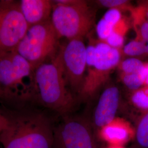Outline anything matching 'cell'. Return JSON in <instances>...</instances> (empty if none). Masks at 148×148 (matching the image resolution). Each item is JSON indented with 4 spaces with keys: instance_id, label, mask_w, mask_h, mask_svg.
Listing matches in <instances>:
<instances>
[{
    "instance_id": "1",
    "label": "cell",
    "mask_w": 148,
    "mask_h": 148,
    "mask_svg": "<svg viewBox=\"0 0 148 148\" xmlns=\"http://www.w3.org/2000/svg\"><path fill=\"white\" fill-rule=\"evenodd\" d=\"M30 86L23 102L41 106L60 116L73 114L78 103L67 86L58 53L34 70Z\"/></svg>"
},
{
    "instance_id": "2",
    "label": "cell",
    "mask_w": 148,
    "mask_h": 148,
    "mask_svg": "<svg viewBox=\"0 0 148 148\" xmlns=\"http://www.w3.org/2000/svg\"><path fill=\"white\" fill-rule=\"evenodd\" d=\"M2 111L7 121L0 133L2 148H52L55 123L43 112L24 107Z\"/></svg>"
},
{
    "instance_id": "3",
    "label": "cell",
    "mask_w": 148,
    "mask_h": 148,
    "mask_svg": "<svg viewBox=\"0 0 148 148\" xmlns=\"http://www.w3.org/2000/svg\"><path fill=\"white\" fill-rule=\"evenodd\" d=\"M51 21L58 37L68 40L83 38L92 29L95 11L86 1H53Z\"/></svg>"
},
{
    "instance_id": "4",
    "label": "cell",
    "mask_w": 148,
    "mask_h": 148,
    "mask_svg": "<svg viewBox=\"0 0 148 148\" xmlns=\"http://www.w3.org/2000/svg\"><path fill=\"white\" fill-rule=\"evenodd\" d=\"M59 39L51 19L30 27L16 51L31 64L33 70L54 58L59 49ZM60 48V47H59ZM59 51V50H58Z\"/></svg>"
},
{
    "instance_id": "5",
    "label": "cell",
    "mask_w": 148,
    "mask_h": 148,
    "mask_svg": "<svg viewBox=\"0 0 148 148\" xmlns=\"http://www.w3.org/2000/svg\"><path fill=\"white\" fill-rule=\"evenodd\" d=\"M121 50L111 47L101 41L95 45V59L92 67L86 69L82 89L77 98L78 102H88L93 99L97 92L109 78L111 72L121 62Z\"/></svg>"
},
{
    "instance_id": "6",
    "label": "cell",
    "mask_w": 148,
    "mask_h": 148,
    "mask_svg": "<svg viewBox=\"0 0 148 148\" xmlns=\"http://www.w3.org/2000/svg\"><path fill=\"white\" fill-rule=\"evenodd\" d=\"M96 139L90 119L71 114L55 123L52 148H97Z\"/></svg>"
},
{
    "instance_id": "7",
    "label": "cell",
    "mask_w": 148,
    "mask_h": 148,
    "mask_svg": "<svg viewBox=\"0 0 148 148\" xmlns=\"http://www.w3.org/2000/svg\"><path fill=\"white\" fill-rule=\"evenodd\" d=\"M29 27L21 13L19 1H0V57L16 51Z\"/></svg>"
},
{
    "instance_id": "8",
    "label": "cell",
    "mask_w": 148,
    "mask_h": 148,
    "mask_svg": "<svg viewBox=\"0 0 148 148\" xmlns=\"http://www.w3.org/2000/svg\"><path fill=\"white\" fill-rule=\"evenodd\" d=\"M86 48L83 38H77L68 40L58 52L66 84L77 100L85 81Z\"/></svg>"
},
{
    "instance_id": "9",
    "label": "cell",
    "mask_w": 148,
    "mask_h": 148,
    "mask_svg": "<svg viewBox=\"0 0 148 148\" xmlns=\"http://www.w3.org/2000/svg\"><path fill=\"white\" fill-rule=\"evenodd\" d=\"M34 70L31 64L16 51H12L0 57V86L3 95L7 98H18L19 88L23 93L18 99L21 101L27 92L24 79H31Z\"/></svg>"
},
{
    "instance_id": "10",
    "label": "cell",
    "mask_w": 148,
    "mask_h": 148,
    "mask_svg": "<svg viewBox=\"0 0 148 148\" xmlns=\"http://www.w3.org/2000/svg\"><path fill=\"white\" fill-rule=\"evenodd\" d=\"M121 106V93L115 85L107 86L101 93L90 119L93 131L96 133L101 127L116 117Z\"/></svg>"
},
{
    "instance_id": "11",
    "label": "cell",
    "mask_w": 148,
    "mask_h": 148,
    "mask_svg": "<svg viewBox=\"0 0 148 148\" xmlns=\"http://www.w3.org/2000/svg\"><path fill=\"white\" fill-rule=\"evenodd\" d=\"M135 128L126 119L116 117L96 133V138L100 139L106 145L125 146L133 140Z\"/></svg>"
},
{
    "instance_id": "12",
    "label": "cell",
    "mask_w": 148,
    "mask_h": 148,
    "mask_svg": "<svg viewBox=\"0 0 148 148\" xmlns=\"http://www.w3.org/2000/svg\"><path fill=\"white\" fill-rule=\"evenodd\" d=\"M19 5L29 27L51 19L53 1L21 0Z\"/></svg>"
},
{
    "instance_id": "13",
    "label": "cell",
    "mask_w": 148,
    "mask_h": 148,
    "mask_svg": "<svg viewBox=\"0 0 148 148\" xmlns=\"http://www.w3.org/2000/svg\"><path fill=\"white\" fill-rule=\"evenodd\" d=\"M132 16L133 27L136 32V39L145 44L147 48V57H148V21L145 16L144 9L139 4L134 7L130 12Z\"/></svg>"
},
{
    "instance_id": "14",
    "label": "cell",
    "mask_w": 148,
    "mask_h": 148,
    "mask_svg": "<svg viewBox=\"0 0 148 148\" xmlns=\"http://www.w3.org/2000/svg\"><path fill=\"white\" fill-rule=\"evenodd\" d=\"M128 104L133 111L137 114V120L139 117L148 112V86H144L130 92Z\"/></svg>"
},
{
    "instance_id": "15",
    "label": "cell",
    "mask_w": 148,
    "mask_h": 148,
    "mask_svg": "<svg viewBox=\"0 0 148 148\" xmlns=\"http://www.w3.org/2000/svg\"><path fill=\"white\" fill-rule=\"evenodd\" d=\"M135 135L131 148H148V112L134 123Z\"/></svg>"
},
{
    "instance_id": "16",
    "label": "cell",
    "mask_w": 148,
    "mask_h": 148,
    "mask_svg": "<svg viewBox=\"0 0 148 148\" xmlns=\"http://www.w3.org/2000/svg\"><path fill=\"white\" fill-rule=\"evenodd\" d=\"M122 53L129 58L140 59L147 57V48L144 43L134 38L125 45Z\"/></svg>"
},
{
    "instance_id": "17",
    "label": "cell",
    "mask_w": 148,
    "mask_h": 148,
    "mask_svg": "<svg viewBox=\"0 0 148 148\" xmlns=\"http://www.w3.org/2000/svg\"><path fill=\"white\" fill-rule=\"evenodd\" d=\"M145 63L140 59L128 58L121 60L117 68L125 74H142Z\"/></svg>"
},
{
    "instance_id": "18",
    "label": "cell",
    "mask_w": 148,
    "mask_h": 148,
    "mask_svg": "<svg viewBox=\"0 0 148 148\" xmlns=\"http://www.w3.org/2000/svg\"><path fill=\"white\" fill-rule=\"evenodd\" d=\"M120 77L130 92L136 90L144 86L142 74H125L120 73Z\"/></svg>"
},
{
    "instance_id": "19",
    "label": "cell",
    "mask_w": 148,
    "mask_h": 148,
    "mask_svg": "<svg viewBox=\"0 0 148 148\" xmlns=\"http://www.w3.org/2000/svg\"><path fill=\"white\" fill-rule=\"evenodd\" d=\"M95 2L101 7L109 9H117L121 12L128 11L130 12L134 7L131 5L130 1L127 0H99Z\"/></svg>"
},
{
    "instance_id": "20",
    "label": "cell",
    "mask_w": 148,
    "mask_h": 148,
    "mask_svg": "<svg viewBox=\"0 0 148 148\" xmlns=\"http://www.w3.org/2000/svg\"><path fill=\"white\" fill-rule=\"evenodd\" d=\"M113 26L101 18L96 27V32L98 37L101 41H104L109 37L113 30Z\"/></svg>"
},
{
    "instance_id": "21",
    "label": "cell",
    "mask_w": 148,
    "mask_h": 148,
    "mask_svg": "<svg viewBox=\"0 0 148 148\" xmlns=\"http://www.w3.org/2000/svg\"><path fill=\"white\" fill-rule=\"evenodd\" d=\"M124 38L125 37L112 32L111 35L103 42L108 44L111 47L121 50L122 48L123 47L125 41Z\"/></svg>"
},
{
    "instance_id": "22",
    "label": "cell",
    "mask_w": 148,
    "mask_h": 148,
    "mask_svg": "<svg viewBox=\"0 0 148 148\" xmlns=\"http://www.w3.org/2000/svg\"><path fill=\"white\" fill-rule=\"evenodd\" d=\"M122 18L121 12L117 9H109L103 16L106 22L112 26H114Z\"/></svg>"
},
{
    "instance_id": "23",
    "label": "cell",
    "mask_w": 148,
    "mask_h": 148,
    "mask_svg": "<svg viewBox=\"0 0 148 148\" xmlns=\"http://www.w3.org/2000/svg\"><path fill=\"white\" fill-rule=\"evenodd\" d=\"M129 23L126 18L122 17L113 27L112 32L125 37L129 29Z\"/></svg>"
},
{
    "instance_id": "24",
    "label": "cell",
    "mask_w": 148,
    "mask_h": 148,
    "mask_svg": "<svg viewBox=\"0 0 148 148\" xmlns=\"http://www.w3.org/2000/svg\"><path fill=\"white\" fill-rule=\"evenodd\" d=\"M142 75L144 81V86H148V62L145 63L144 68L143 69V71L142 72Z\"/></svg>"
},
{
    "instance_id": "25",
    "label": "cell",
    "mask_w": 148,
    "mask_h": 148,
    "mask_svg": "<svg viewBox=\"0 0 148 148\" xmlns=\"http://www.w3.org/2000/svg\"><path fill=\"white\" fill-rule=\"evenodd\" d=\"M7 119L3 112L0 110V133L4 130L7 125Z\"/></svg>"
},
{
    "instance_id": "26",
    "label": "cell",
    "mask_w": 148,
    "mask_h": 148,
    "mask_svg": "<svg viewBox=\"0 0 148 148\" xmlns=\"http://www.w3.org/2000/svg\"><path fill=\"white\" fill-rule=\"evenodd\" d=\"M103 148H126L125 146L121 145H106L105 147Z\"/></svg>"
},
{
    "instance_id": "27",
    "label": "cell",
    "mask_w": 148,
    "mask_h": 148,
    "mask_svg": "<svg viewBox=\"0 0 148 148\" xmlns=\"http://www.w3.org/2000/svg\"><path fill=\"white\" fill-rule=\"evenodd\" d=\"M3 95V93H2V88H1V86H0V97H2Z\"/></svg>"
}]
</instances>
